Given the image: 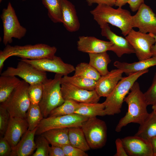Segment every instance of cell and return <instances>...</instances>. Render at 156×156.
I'll return each mask as SVG.
<instances>
[{"mask_svg": "<svg viewBox=\"0 0 156 156\" xmlns=\"http://www.w3.org/2000/svg\"><path fill=\"white\" fill-rule=\"evenodd\" d=\"M124 101L128 105V110L116 127L115 131L118 132L120 131L123 127L131 123L141 125L149 114L147 109L148 105L137 81L134 83Z\"/></svg>", "mask_w": 156, "mask_h": 156, "instance_id": "6da1fadb", "label": "cell"}, {"mask_svg": "<svg viewBox=\"0 0 156 156\" xmlns=\"http://www.w3.org/2000/svg\"><path fill=\"white\" fill-rule=\"evenodd\" d=\"M90 12L100 26L110 24L119 28L125 36L133 29L132 16L129 11L122 8L115 9L109 5L99 4Z\"/></svg>", "mask_w": 156, "mask_h": 156, "instance_id": "7a4b0ae2", "label": "cell"}, {"mask_svg": "<svg viewBox=\"0 0 156 156\" xmlns=\"http://www.w3.org/2000/svg\"><path fill=\"white\" fill-rule=\"evenodd\" d=\"M57 50L55 47L44 44L14 46L7 44L3 51H0V66L3 67L6 60L13 56L29 60L52 58L55 56Z\"/></svg>", "mask_w": 156, "mask_h": 156, "instance_id": "3957f363", "label": "cell"}, {"mask_svg": "<svg viewBox=\"0 0 156 156\" xmlns=\"http://www.w3.org/2000/svg\"><path fill=\"white\" fill-rule=\"evenodd\" d=\"M148 71L147 69L122 78L103 103L106 115H114L120 112L124 99L134 83L139 77Z\"/></svg>", "mask_w": 156, "mask_h": 156, "instance_id": "277c9868", "label": "cell"}, {"mask_svg": "<svg viewBox=\"0 0 156 156\" xmlns=\"http://www.w3.org/2000/svg\"><path fill=\"white\" fill-rule=\"evenodd\" d=\"M63 75L56 74L53 79H47L42 83L43 95L39 104L44 118L65 101L61 91V79Z\"/></svg>", "mask_w": 156, "mask_h": 156, "instance_id": "5b68a950", "label": "cell"}, {"mask_svg": "<svg viewBox=\"0 0 156 156\" xmlns=\"http://www.w3.org/2000/svg\"><path fill=\"white\" fill-rule=\"evenodd\" d=\"M29 85L24 80H21L7 99L0 103L10 116L26 118V114L31 104L28 94Z\"/></svg>", "mask_w": 156, "mask_h": 156, "instance_id": "8992f818", "label": "cell"}, {"mask_svg": "<svg viewBox=\"0 0 156 156\" xmlns=\"http://www.w3.org/2000/svg\"><path fill=\"white\" fill-rule=\"evenodd\" d=\"M81 127L90 148H100L105 146L107 127L104 121L96 117L89 118L83 123Z\"/></svg>", "mask_w": 156, "mask_h": 156, "instance_id": "52a82bcc", "label": "cell"}, {"mask_svg": "<svg viewBox=\"0 0 156 156\" xmlns=\"http://www.w3.org/2000/svg\"><path fill=\"white\" fill-rule=\"evenodd\" d=\"M3 27V43L7 45L12 42V38L20 39L24 37L26 29L21 26L11 3L2 10L1 15Z\"/></svg>", "mask_w": 156, "mask_h": 156, "instance_id": "ba28073f", "label": "cell"}, {"mask_svg": "<svg viewBox=\"0 0 156 156\" xmlns=\"http://www.w3.org/2000/svg\"><path fill=\"white\" fill-rule=\"evenodd\" d=\"M88 118L76 114L44 118L37 127L36 135H40L52 129L81 127L83 123Z\"/></svg>", "mask_w": 156, "mask_h": 156, "instance_id": "9c48e42d", "label": "cell"}, {"mask_svg": "<svg viewBox=\"0 0 156 156\" xmlns=\"http://www.w3.org/2000/svg\"><path fill=\"white\" fill-rule=\"evenodd\" d=\"M16 68L8 67L1 75L18 76L29 84L43 83L48 78L46 72L40 70L21 59Z\"/></svg>", "mask_w": 156, "mask_h": 156, "instance_id": "30bf717a", "label": "cell"}, {"mask_svg": "<svg viewBox=\"0 0 156 156\" xmlns=\"http://www.w3.org/2000/svg\"><path fill=\"white\" fill-rule=\"evenodd\" d=\"M125 38L133 48L139 60L152 57L151 49L155 42L153 34L142 33L132 29Z\"/></svg>", "mask_w": 156, "mask_h": 156, "instance_id": "8fae6325", "label": "cell"}, {"mask_svg": "<svg viewBox=\"0 0 156 156\" xmlns=\"http://www.w3.org/2000/svg\"><path fill=\"white\" fill-rule=\"evenodd\" d=\"M21 60L29 63L40 70L60 74L63 76L68 75L75 70L73 65L65 63L60 57L55 55L52 58Z\"/></svg>", "mask_w": 156, "mask_h": 156, "instance_id": "7c38bea8", "label": "cell"}, {"mask_svg": "<svg viewBox=\"0 0 156 156\" xmlns=\"http://www.w3.org/2000/svg\"><path fill=\"white\" fill-rule=\"evenodd\" d=\"M132 26L139 31L156 35V14L148 6L142 4L136 13L132 16Z\"/></svg>", "mask_w": 156, "mask_h": 156, "instance_id": "4fadbf2b", "label": "cell"}, {"mask_svg": "<svg viewBox=\"0 0 156 156\" xmlns=\"http://www.w3.org/2000/svg\"><path fill=\"white\" fill-rule=\"evenodd\" d=\"M61 91L65 101L72 100L79 103H98L100 97L95 90H88L67 83H61Z\"/></svg>", "mask_w": 156, "mask_h": 156, "instance_id": "5bb4252c", "label": "cell"}, {"mask_svg": "<svg viewBox=\"0 0 156 156\" xmlns=\"http://www.w3.org/2000/svg\"><path fill=\"white\" fill-rule=\"evenodd\" d=\"M125 150L130 156H154L149 141L135 135L121 139Z\"/></svg>", "mask_w": 156, "mask_h": 156, "instance_id": "9a60e30c", "label": "cell"}, {"mask_svg": "<svg viewBox=\"0 0 156 156\" xmlns=\"http://www.w3.org/2000/svg\"><path fill=\"white\" fill-rule=\"evenodd\" d=\"M100 26L101 35L112 43V51L118 57H120L124 54L135 53L133 48L128 40L113 32L108 24L105 23Z\"/></svg>", "mask_w": 156, "mask_h": 156, "instance_id": "2e32d148", "label": "cell"}, {"mask_svg": "<svg viewBox=\"0 0 156 156\" xmlns=\"http://www.w3.org/2000/svg\"><path fill=\"white\" fill-rule=\"evenodd\" d=\"M123 72L118 68L112 70L105 75L101 76L96 81L95 90L100 97H107L112 92L122 78Z\"/></svg>", "mask_w": 156, "mask_h": 156, "instance_id": "e0dca14e", "label": "cell"}, {"mask_svg": "<svg viewBox=\"0 0 156 156\" xmlns=\"http://www.w3.org/2000/svg\"><path fill=\"white\" fill-rule=\"evenodd\" d=\"M77 49L81 52L96 53L112 51L113 44L91 36H80L77 41Z\"/></svg>", "mask_w": 156, "mask_h": 156, "instance_id": "ac0fdd59", "label": "cell"}, {"mask_svg": "<svg viewBox=\"0 0 156 156\" xmlns=\"http://www.w3.org/2000/svg\"><path fill=\"white\" fill-rule=\"evenodd\" d=\"M28 128L26 118L10 116L3 137L12 148L17 144Z\"/></svg>", "mask_w": 156, "mask_h": 156, "instance_id": "d6986e66", "label": "cell"}, {"mask_svg": "<svg viewBox=\"0 0 156 156\" xmlns=\"http://www.w3.org/2000/svg\"><path fill=\"white\" fill-rule=\"evenodd\" d=\"M37 129V127L33 130H28L26 131L17 144L12 148L10 156L32 155L36 149L34 139Z\"/></svg>", "mask_w": 156, "mask_h": 156, "instance_id": "ffe728a7", "label": "cell"}, {"mask_svg": "<svg viewBox=\"0 0 156 156\" xmlns=\"http://www.w3.org/2000/svg\"><path fill=\"white\" fill-rule=\"evenodd\" d=\"M62 23L69 31L75 32L80 24L74 5L68 0H61Z\"/></svg>", "mask_w": 156, "mask_h": 156, "instance_id": "44dd1931", "label": "cell"}, {"mask_svg": "<svg viewBox=\"0 0 156 156\" xmlns=\"http://www.w3.org/2000/svg\"><path fill=\"white\" fill-rule=\"evenodd\" d=\"M114 65L117 68L121 70L123 73L129 75L156 65V57H152L131 63L116 61Z\"/></svg>", "mask_w": 156, "mask_h": 156, "instance_id": "7402d4cb", "label": "cell"}, {"mask_svg": "<svg viewBox=\"0 0 156 156\" xmlns=\"http://www.w3.org/2000/svg\"><path fill=\"white\" fill-rule=\"evenodd\" d=\"M68 128L51 129L46 131L41 135L44 136L51 145L62 147L70 144Z\"/></svg>", "mask_w": 156, "mask_h": 156, "instance_id": "603a6c76", "label": "cell"}, {"mask_svg": "<svg viewBox=\"0 0 156 156\" xmlns=\"http://www.w3.org/2000/svg\"><path fill=\"white\" fill-rule=\"evenodd\" d=\"M135 135L149 141L156 136V112L153 110L149 113L144 122L140 125Z\"/></svg>", "mask_w": 156, "mask_h": 156, "instance_id": "cb8c5ba5", "label": "cell"}, {"mask_svg": "<svg viewBox=\"0 0 156 156\" xmlns=\"http://www.w3.org/2000/svg\"><path fill=\"white\" fill-rule=\"evenodd\" d=\"M103 103H80L75 114L88 118L106 115Z\"/></svg>", "mask_w": 156, "mask_h": 156, "instance_id": "d4e9b609", "label": "cell"}, {"mask_svg": "<svg viewBox=\"0 0 156 156\" xmlns=\"http://www.w3.org/2000/svg\"><path fill=\"white\" fill-rule=\"evenodd\" d=\"M89 57V64L94 68L101 76L107 74L108 64L111 60L107 52L99 53L88 54Z\"/></svg>", "mask_w": 156, "mask_h": 156, "instance_id": "484cf974", "label": "cell"}, {"mask_svg": "<svg viewBox=\"0 0 156 156\" xmlns=\"http://www.w3.org/2000/svg\"><path fill=\"white\" fill-rule=\"evenodd\" d=\"M21 80L16 76H3L0 77V103L4 102Z\"/></svg>", "mask_w": 156, "mask_h": 156, "instance_id": "4316f807", "label": "cell"}, {"mask_svg": "<svg viewBox=\"0 0 156 156\" xmlns=\"http://www.w3.org/2000/svg\"><path fill=\"white\" fill-rule=\"evenodd\" d=\"M68 128L70 144L85 151L90 150V148L81 128L72 127Z\"/></svg>", "mask_w": 156, "mask_h": 156, "instance_id": "83f0119b", "label": "cell"}, {"mask_svg": "<svg viewBox=\"0 0 156 156\" xmlns=\"http://www.w3.org/2000/svg\"><path fill=\"white\" fill-rule=\"evenodd\" d=\"M96 81L82 77L65 75L61 79V83H67L79 88L88 90H95Z\"/></svg>", "mask_w": 156, "mask_h": 156, "instance_id": "f1b7e54d", "label": "cell"}, {"mask_svg": "<svg viewBox=\"0 0 156 156\" xmlns=\"http://www.w3.org/2000/svg\"><path fill=\"white\" fill-rule=\"evenodd\" d=\"M43 118L39 104H30L26 114L28 130L32 131L37 127Z\"/></svg>", "mask_w": 156, "mask_h": 156, "instance_id": "f546056e", "label": "cell"}, {"mask_svg": "<svg viewBox=\"0 0 156 156\" xmlns=\"http://www.w3.org/2000/svg\"><path fill=\"white\" fill-rule=\"evenodd\" d=\"M48 10V15L54 23H62L61 0H42Z\"/></svg>", "mask_w": 156, "mask_h": 156, "instance_id": "4dcf8cb0", "label": "cell"}, {"mask_svg": "<svg viewBox=\"0 0 156 156\" xmlns=\"http://www.w3.org/2000/svg\"><path fill=\"white\" fill-rule=\"evenodd\" d=\"M80 103L72 100H67L62 105L52 110L48 117L68 115L75 114Z\"/></svg>", "mask_w": 156, "mask_h": 156, "instance_id": "1f68e13d", "label": "cell"}, {"mask_svg": "<svg viewBox=\"0 0 156 156\" xmlns=\"http://www.w3.org/2000/svg\"><path fill=\"white\" fill-rule=\"evenodd\" d=\"M74 75L97 81L101 77L99 73L89 63L81 62L75 68Z\"/></svg>", "mask_w": 156, "mask_h": 156, "instance_id": "d6a6232c", "label": "cell"}, {"mask_svg": "<svg viewBox=\"0 0 156 156\" xmlns=\"http://www.w3.org/2000/svg\"><path fill=\"white\" fill-rule=\"evenodd\" d=\"M43 93L42 83L29 84L28 94L31 104H39L42 99Z\"/></svg>", "mask_w": 156, "mask_h": 156, "instance_id": "836d02e7", "label": "cell"}, {"mask_svg": "<svg viewBox=\"0 0 156 156\" xmlns=\"http://www.w3.org/2000/svg\"><path fill=\"white\" fill-rule=\"evenodd\" d=\"M38 135L35 141L36 151L31 156H49L50 147L49 143L41 135Z\"/></svg>", "mask_w": 156, "mask_h": 156, "instance_id": "e575fe53", "label": "cell"}, {"mask_svg": "<svg viewBox=\"0 0 156 156\" xmlns=\"http://www.w3.org/2000/svg\"><path fill=\"white\" fill-rule=\"evenodd\" d=\"M144 94L148 105H153L156 103V72L151 86Z\"/></svg>", "mask_w": 156, "mask_h": 156, "instance_id": "d590c367", "label": "cell"}, {"mask_svg": "<svg viewBox=\"0 0 156 156\" xmlns=\"http://www.w3.org/2000/svg\"><path fill=\"white\" fill-rule=\"evenodd\" d=\"M10 115L7 109L0 105V135H4L8 124Z\"/></svg>", "mask_w": 156, "mask_h": 156, "instance_id": "8d00e7d4", "label": "cell"}, {"mask_svg": "<svg viewBox=\"0 0 156 156\" xmlns=\"http://www.w3.org/2000/svg\"><path fill=\"white\" fill-rule=\"evenodd\" d=\"M65 156H88V154L82 150L74 147L70 144L61 147Z\"/></svg>", "mask_w": 156, "mask_h": 156, "instance_id": "74e56055", "label": "cell"}, {"mask_svg": "<svg viewBox=\"0 0 156 156\" xmlns=\"http://www.w3.org/2000/svg\"><path fill=\"white\" fill-rule=\"evenodd\" d=\"M12 148L8 141L3 137L0 139V156H10Z\"/></svg>", "mask_w": 156, "mask_h": 156, "instance_id": "f35d334b", "label": "cell"}, {"mask_svg": "<svg viewBox=\"0 0 156 156\" xmlns=\"http://www.w3.org/2000/svg\"><path fill=\"white\" fill-rule=\"evenodd\" d=\"M116 151L114 156H128L121 139L117 138L115 141Z\"/></svg>", "mask_w": 156, "mask_h": 156, "instance_id": "ab89813d", "label": "cell"}, {"mask_svg": "<svg viewBox=\"0 0 156 156\" xmlns=\"http://www.w3.org/2000/svg\"><path fill=\"white\" fill-rule=\"evenodd\" d=\"M49 156H65V155L61 147L51 145L49 149Z\"/></svg>", "mask_w": 156, "mask_h": 156, "instance_id": "60d3db41", "label": "cell"}, {"mask_svg": "<svg viewBox=\"0 0 156 156\" xmlns=\"http://www.w3.org/2000/svg\"><path fill=\"white\" fill-rule=\"evenodd\" d=\"M88 5L91 6L93 4H104L112 7L115 5L116 0H86Z\"/></svg>", "mask_w": 156, "mask_h": 156, "instance_id": "b9f144b4", "label": "cell"}, {"mask_svg": "<svg viewBox=\"0 0 156 156\" xmlns=\"http://www.w3.org/2000/svg\"><path fill=\"white\" fill-rule=\"evenodd\" d=\"M128 3L133 12L137 11L141 5L144 3V0H129Z\"/></svg>", "mask_w": 156, "mask_h": 156, "instance_id": "7bdbcfd3", "label": "cell"}, {"mask_svg": "<svg viewBox=\"0 0 156 156\" xmlns=\"http://www.w3.org/2000/svg\"><path fill=\"white\" fill-rule=\"evenodd\" d=\"M150 141L153 148L154 156H156V136L151 138Z\"/></svg>", "mask_w": 156, "mask_h": 156, "instance_id": "ee69618b", "label": "cell"}, {"mask_svg": "<svg viewBox=\"0 0 156 156\" xmlns=\"http://www.w3.org/2000/svg\"><path fill=\"white\" fill-rule=\"evenodd\" d=\"M129 0H116L115 6L118 8H122L128 2Z\"/></svg>", "mask_w": 156, "mask_h": 156, "instance_id": "f6af8a7d", "label": "cell"}, {"mask_svg": "<svg viewBox=\"0 0 156 156\" xmlns=\"http://www.w3.org/2000/svg\"><path fill=\"white\" fill-rule=\"evenodd\" d=\"M153 35L155 38V42L152 47L151 49V52L152 54V57H156V35L153 34Z\"/></svg>", "mask_w": 156, "mask_h": 156, "instance_id": "bcb514c9", "label": "cell"}, {"mask_svg": "<svg viewBox=\"0 0 156 156\" xmlns=\"http://www.w3.org/2000/svg\"><path fill=\"white\" fill-rule=\"evenodd\" d=\"M152 109L153 110L156 112V103L155 105H152Z\"/></svg>", "mask_w": 156, "mask_h": 156, "instance_id": "7dc6e473", "label": "cell"}, {"mask_svg": "<svg viewBox=\"0 0 156 156\" xmlns=\"http://www.w3.org/2000/svg\"><path fill=\"white\" fill-rule=\"evenodd\" d=\"M23 0V1H24V0Z\"/></svg>", "mask_w": 156, "mask_h": 156, "instance_id": "c3c4849f", "label": "cell"}]
</instances>
